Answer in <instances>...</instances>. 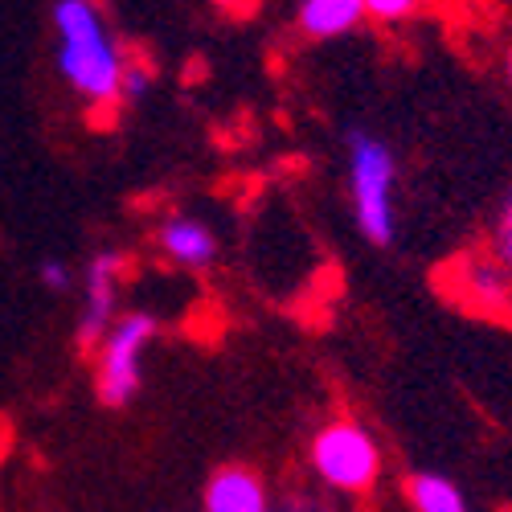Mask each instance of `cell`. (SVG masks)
<instances>
[{"mask_svg": "<svg viewBox=\"0 0 512 512\" xmlns=\"http://www.w3.org/2000/svg\"><path fill=\"white\" fill-rule=\"evenodd\" d=\"M58 70L66 87L91 107H115L123 99V54L95 0H54Z\"/></svg>", "mask_w": 512, "mask_h": 512, "instance_id": "obj_1", "label": "cell"}, {"mask_svg": "<svg viewBox=\"0 0 512 512\" xmlns=\"http://www.w3.org/2000/svg\"><path fill=\"white\" fill-rule=\"evenodd\" d=\"M394 177L398 164L386 140L373 132H349V193L357 226L373 246L394 242Z\"/></svg>", "mask_w": 512, "mask_h": 512, "instance_id": "obj_2", "label": "cell"}, {"mask_svg": "<svg viewBox=\"0 0 512 512\" xmlns=\"http://www.w3.org/2000/svg\"><path fill=\"white\" fill-rule=\"evenodd\" d=\"M312 472L324 488L332 492H369L381 476V451L373 443V435L365 431L361 422L336 418L328 426H320L312 439Z\"/></svg>", "mask_w": 512, "mask_h": 512, "instance_id": "obj_3", "label": "cell"}, {"mask_svg": "<svg viewBox=\"0 0 512 512\" xmlns=\"http://www.w3.org/2000/svg\"><path fill=\"white\" fill-rule=\"evenodd\" d=\"M156 316L152 312H127L111 324L107 340L99 345L95 357V390L103 398V406H127L140 394L144 381V349L156 340Z\"/></svg>", "mask_w": 512, "mask_h": 512, "instance_id": "obj_4", "label": "cell"}, {"mask_svg": "<svg viewBox=\"0 0 512 512\" xmlns=\"http://www.w3.org/2000/svg\"><path fill=\"white\" fill-rule=\"evenodd\" d=\"M127 271V259L119 250H99L95 259L82 267V312L74 324L78 349H99L111 324H115V304H119V279Z\"/></svg>", "mask_w": 512, "mask_h": 512, "instance_id": "obj_5", "label": "cell"}, {"mask_svg": "<svg viewBox=\"0 0 512 512\" xmlns=\"http://www.w3.org/2000/svg\"><path fill=\"white\" fill-rule=\"evenodd\" d=\"M451 287L463 308L488 312V316H508L512 312V275L496 254H463L451 267Z\"/></svg>", "mask_w": 512, "mask_h": 512, "instance_id": "obj_6", "label": "cell"}, {"mask_svg": "<svg viewBox=\"0 0 512 512\" xmlns=\"http://www.w3.org/2000/svg\"><path fill=\"white\" fill-rule=\"evenodd\" d=\"M205 512H271L263 476L242 463L218 467L205 484Z\"/></svg>", "mask_w": 512, "mask_h": 512, "instance_id": "obj_7", "label": "cell"}, {"mask_svg": "<svg viewBox=\"0 0 512 512\" xmlns=\"http://www.w3.org/2000/svg\"><path fill=\"white\" fill-rule=\"evenodd\" d=\"M156 242L173 263L193 267V271L209 267L213 254H218V238H213V230L205 222L189 218V213H173V218H164L160 230H156Z\"/></svg>", "mask_w": 512, "mask_h": 512, "instance_id": "obj_8", "label": "cell"}, {"mask_svg": "<svg viewBox=\"0 0 512 512\" xmlns=\"http://www.w3.org/2000/svg\"><path fill=\"white\" fill-rule=\"evenodd\" d=\"M365 17L361 0H300V29L308 37H340Z\"/></svg>", "mask_w": 512, "mask_h": 512, "instance_id": "obj_9", "label": "cell"}, {"mask_svg": "<svg viewBox=\"0 0 512 512\" xmlns=\"http://www.w3.org/2000/svg\"><path fill=\"white\" fill-rule=\"evenodd\" d=\"M402 492H406L414 512H467V500H463L459 484L439 476V472H414V476H406Z\"/></svg>", "mask_w": 512, "mask_h": 512, "instance_id": "obj_10", "label": "cell"}, {"mask_svg": "<svg viewBox=\"0 0 512 512\" xmlns=\"http://www.w3.org/2000/svg\"><path fill=\"white\" fill-rule=\"evenodd\" d=\"M492 254L512 275V185L504 189V201H500V218H496V230H492Z\"/></svg>", "mask_w": 512, "mask_h": 512, "instance_id": "obj_11", "label": "cell"}, {"mask_svg": "<svg viewBox=\"0 0 512 512\" xmlns=\"http://www.w3.org/2000/svg\"><path fill=\"white\" fill-rule=\"evenodd\" d=\"M37 279H41V287H50V291H70L74 287V271L62 259H46L37 267Z\"/></svg>", "mask_w": 512, "mask_h": 512, "instance_id": "obj_12", "label": "cell"}, {"mask_svg": "<svg viewBox=\"0 0 512 512\" xmlns=\"http://www.w3.org/2000/svg\"><path fill=\"white\" fill-rule=\"evenodd\" d=\"M361 5H365V13H373L377 21H402V17L414 13L418 0H361Z\"/></svg>", "mask_w": 512, "mask_h": 512, "instance_id": "obj_13", "label": "cell"}, {"mask_svg": "<svg viewBox=\"0 0 512 512\" xmlns=\"http://www.w3.org/2000/svg\"><path fill=\"white\" fill-rule=\"evenodd\" d=\"M271 512H328V508H324V500L312 496V492H287L283 500H275Z\"/></svg>", "mask_w": 512, "mask_h": 512, "instance_id": "obj_14", "label": "cell"}, {"mask_svg": "<svg viewBox=\"0 0 512 512\" xmlns=\"http://www.w3.org/2000/svg\"><path fill=\"white\" fill-rule=\"evenodd\" d=\"M148 82H152V74L144 66L127 62V70H123V99H140L148 91Z\"/></svg>", "mask_w": 512, "mask_h": 512, "instance_id": "obj_15", "label": "cell"}, {"mask_svg": "<svg viewBox=\"0 0 512 512\" xmlns=\"http://www.w3.org/2000/svg\"><path fill=\"white\" fill-rule=\"evenodd\" d=\"M213 5H222V9H250L254 0H213Z\"/></svg>", "mask_w": 512, "mask_h": 512, "instance_id": "obj_16", "label": "cell"}, {"mask_svg": "<svg viewBox=\"0 0 512 512\" xmlns=\"http://www.w3.org/2000/svg\"><path fill=\"white\" fill-rule=\"evenodd\" d=\"M508 82H512V58H508Z\"/></svg>", "mask_w": 512, "mask_h": 512, "instance_id": "obj_17", "label": "cell"}]
</instances>
